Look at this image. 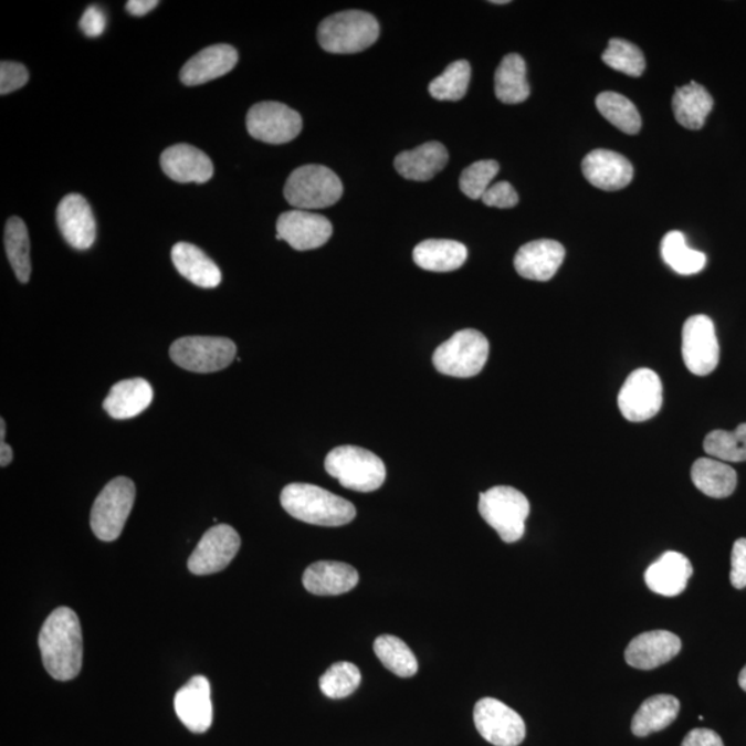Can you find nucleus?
Masks as SVG:
<instances>
[{"mask_svg": "<svg viewBox=\"0 0 746 746\" xmlns=\"http://www.w3.org/2000/svg\"><path fill=\"white\" fill-rule=\"evenodd\" d=\"M39 649L48 673L60 682L80 674L83 661V639L80 618L69 607L50 613L39 633Z\"/></svg>", "mask_w": 746, "mask_h": 746, "instance_id": "nucleus-1", "label": "nucleus"}, {"mask_svg": "<svg viewBox=\"0 0 746 746\" xmlns=\"http://www.w3.org/2000/svg\"><path fill=\"white\" fill-rule=\"evenodd\" d=\"M281 505L293 518L321 527H342L356 518V507L318 485L293 483L281 492Z\"/></svg>", "mask_w": 746, "mask_h": 746, "instance_id": "nucleus-2", "label": "nucleus"}, {"mask_svg": "<svg viewBox=\"0 0 746 746\" xmlns=\"http://www.w3.org/2000/svg\"><path fill=\"white\" fill-rule=\"evenodd\" d=\"M379 22L361 10L332 14L318 27V42L325 52L354 54L364 52L378 41Z\"/></svg>", "mask_w": 746, "mask_h": 746, "instance_id": "nucleus-3", "label": "nucleus"}, {"mask_svg": "<svg viewBox=\"0 0 746 746\" xmlns=\"http://www.w3.org/2000/svg\"><path fill=\"white\" fill-rule=\"evenodd\" d=\"M325 470L347 490L374 492L383 485L386 466L374 452L354 445L337 446L325 459Z\"/></svg>", "mask_w": 746, "mask_h": 746, "instance_id": "nucleus-4", "label": "nucleus"}, {"mask_svg": "<svg viewBox=\"0 0 746 746\" xmlns=\"http://www.w3.org/2000/svg\"><path fill=\"white\" fill-rule=\"evenodd\" d=\"M529 511L527 496L513 486H494L480 494L481 517L506 544H513L523 538Z\"/></svg>", "mask_w": 746, "mask_h": 746, "instance_id": "nucleus-5", "label": "nucleus"}, {"mask_svg": "<svg viewBox=\"0 0 746 746\" xmlns=\"http://www.w3.org/2000/svg\"><path fill=\"white\" fill-rule=\"evenodd\" d=\"M342 193L339 177L323 165H304L293 170L284 188L286 201L298 210L332 207Z\"/></svg>", "mask_w": 746, "mask_h": 746, "instance_id": "nucleus-6", "label": "nucleus"}, {"mask_svg": "<svg viewBox=\"0 0 746 746\" xmlns=\"http://www.w3.org/2000/svg\"><path fill=\"white\" fill-rule=\"evenodd\" d=\"M488 354V339L481 332L463 329L437 347L433 364L442 375L472 378L483 370Z\"/></svg>", "mask_w": 746, "mask_h": 746, "instance_id": "nucleus-7", "label": "nucleus"}, {"mask_svg": "<svg viewBox=\"0 0 746 746\" xmlns=\"http://www.w3.org/2000/svg\"><path fill=\"white\" fill-rule=\"evenodd\" d=\"M135 497L136 486L130 479L116 477L104 486L91 513V527L99 540L113 542L119 538Z\"/></svg>", "mask_w": 746, "mask_h": 746, "instance_id": "nucleus-8", "label": "nucleus"}, {"mask_svg": "<svg viewBox=\"0 0 746 746\" xmlns=\"http://www.w3.org/2000/svg\"><path fill=\"white\" fill-rule=\"evenodd\" d=\"M235 356V343L227 337L187 336L170 346L175 364L197 374L218 372L229 367Z\"/></svg>", "mask_w": 746, "mask_h": 746, "instance_id": "nucleus-9", "label": "nucleus"}, {"mask_svg": "<svg viewBox=\"0 0 746 746\" xmlns=\"http://www.w3.org/2000/svg\"><path fill=\"white\" fill-rule=\"evenodd\" d=\"M663 387L660 376L649 368L633 370L618 395L619 411L629 422H645L661 411Z\"/></svg>", "mask_w": 746, "mask_h": 746, "instance_id": "nucleus-10", "label": "nucleus"}, {"mask_svg": "<svg viewBox=\"0 0 746 746\" xmlns=\"http://www.w3.org/2000/svg\"><path fill=\"white\" fill-rule=\"evenodd\" d=\"M302 127L301 114L282 103L254 104L246 116L249 135L263 143H290L301 135Z\"/></svg>", "mask_w": 746, "mask_h": 746, "instance_id": "nucleus-11", "label": "nucleus"}, {"mask_svg": "<svg viewBox=\"0 0 746 746\" xmlns=\"http://www.w3.org/2000/svg\"><path fill=\"white\" fill-rule=\"evenodd\" d=\"M682 354L691 374L706 376L717 368L721 359L715 325L706 315H693L683 325Z\"/></svg>", "mask_w": 746, "mask_h": 746, "instance_id": "nucleus-12", "label": "nucleus"}, {"mask_svg": "<svg viewBox=\"0 0 746 746\" xmlns=\"http://www.w3.org/2000/svg\"><path fill=\"white\" fill-rule=\"evenodd\" d=\"M473 717L481 737L495 746H518L527 733L523 717L500 700H480Z\"/></svg>", "mask_w": 746, "mask_h": 746, "instance_id": "nucleus-13", "label": "nucleus"}, {"mask_svg": "<svg viewBox=\"0 0 746 746\" xmlns=\"http://www.w3.org/2000/svg\"><path fill=\"white\" fill-rule=\"evenodd\" d=\"M241 538L227 524H218L204 533L188 558V569L196 575L223 571L240 551Z\"/></svg>", "mask_w": 746, "mask_h": 746, "instance_id": "nucleus-14", "label": "nucleus"}, {"mask_svg": "<svg viewBox=\"0 0 746 746\" xmlns=\"http://www.w3.org/2000/svg\"><path fill=\"white\" fill-rule=\"evenodd\" d=\"M332 224L323 214L308 210H291L276 221V240L286 241L296 251H312L325 245L332 235Z\"/></svg>", "mask_w": 746, "mask_h": 746, "instance_id": "nucleus-15", "label": "nucleus"}, {"mask_svg": "<svg viewBox=\"0 0 746 746\" xmlns=\"http://www.w3.org/2000/svg\"><path fill=\"white\" fill-rule=\"evenodd\" d=\"M57 224L64 240L76 251H86L96 241V219L80 193H69L57 208Z\"/></svg>", "mask_w": 746, "mask_h": 746, "instance_id": "nucleus-16", "label": "nucleus"}, {"mask_svg": "<svg viewBox=\"0 0 746 746\" xmlns=\"http://www.w3.org/2000/svg\"><path fill=\"white\" fill-rule=\"evenodd\" d=\"M175 711L190 732L207 733L213 722L209 680L204 676L188 680L175 695Z\"/></svg>", "mask_w": 746, "mask_h": 746, "instance_id": "nucleus-17", "label": "nucleus"}, {"mask_svg": "<svg viewBox=\"0 0 746 746\" xmlns=\"http://www.w3.org/2000/svg\"><path fill=\"white\" fill-rule=\"evenodd\" d=\"M680 650H682V640L679 635L668 630H652L630 641L624 651V660L632 668L651 671L673 660Z\"/></svg>", "mask_w": 746, "mask_h": 746, "instance_id": "nucleus-18", "label": "nucleus"}, {"mask_svg": "<svg viewBox=\"0 0 746 746\" xmlns=\"http://www.w3.org/2000/svg\"><path fill=\"white\" fill-rule=\"evenodd\" d=\"M582 174L591 186L605 191H618L632 181L633 166L621 154L595 149L582 160Z\"/></svg>", "mask_w": 746, "mask_h": 746, "instance_id": "nucleus-19", "label": "nucleus"}, {"mask_svg": "<svg viewBox=\"0 0 746 746\" xmlns=\"http://www.w3.org/2000/svg\"><path fill=\"white\" fill-rule=\"evenodd\" d=\"M564 258H566V249L560 242L533 241L518 249L514 258V269L523 279L545 282L556 275Z\"/></svg>", "mask_w": 746, "mask_h": 746, "instance_id": "nucleus-20", "label": "nucleus"}, {"mask_svg": "<svg viewBox=\"0 0 746 746\" xmlns=\"http://www.w3.org/2000/svg\"><path fill=\"white\" fill-rule=\"evenodd\" d=\"M160 166L177 182H207L212 179L213 164L207 154L188 144H176L160 155Z\"/></svg>", "mask_w": 746, "mask_h": 746, "instance_id": "nucleus-21", "label": "nucleus"}, {"mask_svg": "<svg viewBox=\"0 0 746 746\" xmlns=\"http://www.w3.org/2000/svg\"><path fill=\"white\" fill-rule=\"evenodd\" d=\"M238 63V52L230 44H213L188 60L180 71V80L187 86L203 85L229 74Z\"/></svg>", "mask_w": 746, "mask_h": 746, "instance_id": "nucleus-22", "label": "nucleus"}, {"mask_svg": "<svg viewBox=\"0 0 746 746\" xmlns=\"http://www.w3.org/2000/svg\"><path fill=\"white\" fill-rule=\"evenodd\" d=\"M358 580L357 569L342 561H317L303 574L304 589L315 596L348 593L356 588Z\"/></svg>", "mask_w": 746, "mask_h": 746, "instance_id": "nucleus-23", "label": "nucleus"}, {"mask_svg": "<svg viewBox=\"0 0 746 746\" xmlns=\"http://www.w3.org/2000/svg\"><path fill=\"white\" fill-rule=\"evenodd\" d=\"M691 575L693 566L687 557L679 551H666L647 568L644 580L654 593L674 597L687 588Z\"/></svg>", "mask_w": 746, "mask_h": 746, "instance_id": "nucleus-24", "label": "nucleus"}, {"mask_svg": "<svg viewBox=\"0 0 746 746\" xmlns=\"http://www.w3.org/2000/svg\"><path fill=\"white\" fill-rule=\"evenodd\" d=\"M448 159L446 148L439 141H430L398 154L395 166L403 179L428 181L445 168Z\"/></svg>", "mask_w": 746, "mask_h": 746, "instance_id": "nucleus-25", "label": "nucleus"}, {"mask_svg": "<svg viewBox=\"0 0 746 746\" xmlns=\"http://www.w3.org/2000/svg\"><path fill=\"white\" fill-rule=\"evenodd\" d=\"M153 397V387L146 379L120 380L109 390L104 409L111 418L132 419L146 411Z\"/></svg>", "mask_w": 746, "mask_h": 746, "instance_id": "nucleus-26", "label": "nucleus"}, {"mask_svg": "<svg viewBox=\"0 0 746 746\" xmlns=\"http://www.w3.org/2000/svg\"><path fill=\"white\" fill-rule=\"evenodd\" d=\"M171 260H174L176 270L193 285L207 287V290L220 285V269L207 253L192 243H176L171 249Z\"/></svg>", "mask_w": 746, "mask_h": 746, "instance_id": "nucleus-27", "label": "nucleus"}, {"mask_svg": "<svg viewBox=\"0 0 746 746\" xmlns=\"http://www.w3.org/2000/svg\"><path fill=\"white\" fill-rule=\"evenodd\" d=\"M467 259L463 243L451 240H428L413 249V262L433 273H450L461 269Z\"/></svg>", "mask_w": 746, "mask_h": 746, "instance_id": "nucleus-28", "label": "nucleus"}, {"mask_svg": "<svg viewBox=\"0 0 746 746\" xmlns=\"http://www.w3.org/2000/svg\"><path fill=\"white\" fill-rule=\"evenodd\" d=\"M691 480L706 496L727 497L737 488V473L726 462L715 458H700L691 467Z\"/></svg>", "mask_w": 746, "mask_h": 746, "instance_id": "nucleus-29", "label": "nucleus"}, {"mask_svg": "<svg viewBox=\"0 0 746 746\" xmlns=\"http://www.w3.org/2000/svg\"><path fill=\"white\" fill-rule=\"evenodd\" d=\"M673 114L680 125L690 130H700L713 108V98L704 86L696 82L676 88L672 99Z\"/></svg>", "mask_w": 746, "mask_h": 746, "instance_id": "nucleus-30", "label": "nucleus"}, {"mask_svg": "<svg viewBox=\"0 0 746 746\" xmlns=\"http://www.w3.org/2000/svg\"><path fill=\"white\" fill-rule=\"evenodd\" d=\"M680 702L676 696L658 694L645 700L635 712L632 721V733L635 737L662 732L676 721Z\"/></svg>", "mask_w": 746, "mask_h": 746, "instance_id": "nucleus-31", "label": "nucleus"}, {"mask_svg": "<svg viewBox=\"0 0 746 746\" xmlns=\"http://www.w3.org/2000/svg\"><path fill=\"white\" fill-rule=\"evenodd\" d=\"M495 94L500 102L519 104L529 97L527 65L522 55L507 54L495 72Z\"/></svg>", "mask_w": 746, "mask_h": 746, "instance_id": "nucleus-32", "label": "nucleus"}, {"mask_svg": "<svg viewBox=\"0 0 746 746\" xmlns=\"http://www.w3.org/2000/svg\"><path fill=\"white\" fill-rule=\"evenodd\" d=\"M4 246L8 253L11 269L21 284H27L31 279L30 235L20 218L13 216L6 223Z\"/></svg>", "mask_w": 746, "mask_h": 746, "instance_id": "nucleus-33", "label": "nucleus"}, {"mask_svg": "<svg viewBox=\"0 0 746 746\" xmlns=\"http://www.w3.org/2000/svg\"><path fill=\"white\" fill-rule=\"evenodd\" d=\"M661 254L669 267L682 275L700 273L706 264L705 254L691 249L680 231H671L663 237Z\"/></svg>", "mask_w": 746, "mask_h": 746, "instance_id": "nucleus-34", "label": "nucleus"}, {"mask_svg": "<svg viewBox=\"0 0 746 746\" xmlns=\"http://www.w3.org/2000/svg\"><path fill=\"white\" fill-rule=\"evenodd\" d=\"M374 651L383 666L400 677H412L418 673V660L408 644L396 635L383 634L375 640Z\"/></svg>", "mask_w": 746, "mask_h": 746, "instance_id": "nucleus-35", "label": "nucleus"}, {"mask_svg": "<svg viewBox=\"0 0 746 746\" xmlns=\"http://www.w3.org/2000/svg\"><path fill=\"white\" fill-rule=\"evenodd\" d=\"M596 107L600 114L619 130L635 135L641 129L638 108L629 98L616 92H602L596 98Z\"/></svg>", "mask_w": 746, "mask_h": 746, "instance_id": "nucleus-36", "label": "nucleus"}, {"mask_svg": "<svg viewBox=\"0 0 746 746\" xmlns=\"http://www.w3.org/2000/svg\"><path fill=\"white\" fill-rule=\"evenodd\" d=\"M472 69L466 60L453 61L429 85L431 97L440 102H459L467 93Z\"/></svg>", "mask_w": 746, "mask_h": 746, "instance_id": "nucleus-37", "label": "nucleus"}, {"mask_svg": "<svg viewBox=\"0 0 746 746\" xmlns=\"http://www.w3.org/2000/svg\"><path fill=\"white\" fill-rule=\"evenodd\" d=\"M704 450L722 462L746 461V423L734 431L715 430L705 437Z\"/></svg>", "mask_w": 746, "mask_h": 746, "instance_id": "nucleus-38", "label": "nucleus"}, {"mask_svg": "<svg viewBox=\"0 0 746 746\" xmlns=\"http://www.w3.org/2000/svg\"><path fill=\"white\" fill-rule=\"evenodd\" d=\"M361 672L351 662H335L319 679V689L332 700H342L356 693L361 684Z\"/></svg>", "mask_w": 746, "mask_h": 746, "instance_id": "nucleus-39", "label": "nucleus"}, {"mask_svg": "<svg viewBox=\"0 0 746 746\" xmlns=\"http://www.w3.org/2000/svg\"><path fill=\"white\" fill-rule=\"evenodd\" d=\"M602 61L610 69L629 76H641L645 70L644 54L635 44L623 39H611L602 53Z\"/></svg>", "mask_w": 746, "mask_h": 746, "instance_id": "nucleus-40", "label": "nucleus"}, {"mask_svg": "<svg viewBox=\"0 0 746 746\" xmlns=\"http://www.w3.org/2000/svg\"><path fill=\"white\" fill-rule=\"evenodd\" d=\"M497 171H500V165L496 160H477L462 171L459 187H461L464 196L481 199L492 186L491 182L495 179Z\"/></svg>", "mask_w": 746, "mask_h": 746, "instance_id": "nucleus-41", "label": "nucleus"}, {"mask_svg": "<svg viewBox=\"0 0 746 746\" xmlns=\"http://www.w3.org/2000/svg\"><path fill=\"white\" fill-rule=\"evenodd\" d=\"M30 80V74L25 65L13 63V61H2L0 64V94L6 96L11 92L19 91Z\"/></svg>", "mask_w": 746, "mask_h": 746, "instance_id": "nucleus-42", "label": "nucleus"}, {"mask_svg": "<svg viewBox=\"0 0 746 746\" xmlns=\"http://www.w3.org/2000/svg\"><path fill=\"white\" fill-rule=\"evenodd\" d=\"M481 199L486 207L511 209L518 203V193L511 182L500 181L492 185Z\"/></svg>", "mask_w": 746, "mask_h": 746, "instance_id": "nucleus-43", "label": "nucleus"}, {"mask_svg": "<svg viewBox=\"0 0 746 746\" xmlns=\"http://www.w3.org/2000/svg\"><path fill=\"white\" fill-rule=\"evenodd\" d=\"M729 580L735 589L746 588V539L735 540L732 551V571Z\"/></svg>", "mask_w": 746, "mask_h": 746, "instance_id": "nucleus-44", "label": "nucleus"}, {"mask_svg": "<svg viewBox=\"0 0 746 746\" xmlns=\"http://www.w3.org/2000/svg\"><path fill=\"white\" fill-rule=\"evenodd\" d=\"M105 27H107V19H105L104 11L98 9L97 6L87 8L80 21L82 32L88 38L103 35Z\"/></svg>", "mask_w": 746, "mask_h": 746, "instance_id": "nucleus-45", "label": "nucleus"}, {"mask_svg": "<svg viewBox=\"0 0 746 746\" xmlns=\"http://www.w3.org/2000/svg\"><path fill=\"white\" fill-rule=\"evenodd\" d=\"M682 746H724L721 735L710 728H694L685 735Z\"/></svg>", "mask_w": 746, "mask_h": 746, "instance_id": "nucleus-46", "label": "nucleus"}, {"mask_svg": "<svg viewBox=\"0 0 746 746\" xmlns=\"http://www.w3.org/2000/svg\"><path fill=\"white\" fill-rule=\"evenodd\" d=\"M158 4V0H129V2L126 3V10L129 11L132 15L143 17L157 8Z\"/></svg>", "mask_w": 746, "mask_h": 746, "instance_id": "nucleus-47", "label": "nucleus"}, {"mask_svg": "<svg viewBox=\"0 0 746 746\" xmlns=\"http://www.w3.org/2000/svg\"><path fill=\"white\" fill-rule=\"evenodd\" d=\"M11 461H13V450L9 444H6V441H0V464L6 467L9 466Z\"/></svg>", "mask_w": 746, "mask_h": 746, "instance_id": "nucleus-48", "label": "nucleus"}, {"mask_svg": "<svg viewBox=\"0 0 746 746\" xmlns=\"http://www.w3.org/2000/svg\"><path fill=\"white\" fill-rule=\"evenodd\" d=\"M738 683L740 685V689H743L746 693V665L739 673Z\"/></svg>", "mask_w": 746, "mask_h": 746, "instance_id": "nucleus-49", "label": "nucleus"}, {"mask_svg": "<svg viewBox=\"0 0 746 746\" xmlns=\"http://www.w3.org/2000/svg\"><path fill=\"white\" fill-rule=\"evenodd\" d=\"M494 4H506L508 3L507 0H495V2H492Z\"/></svg>", "mask_w": 746, "mask_h": 746, "instance_id": "nucleus-50", "label": "nucleus"}]
</instances>
